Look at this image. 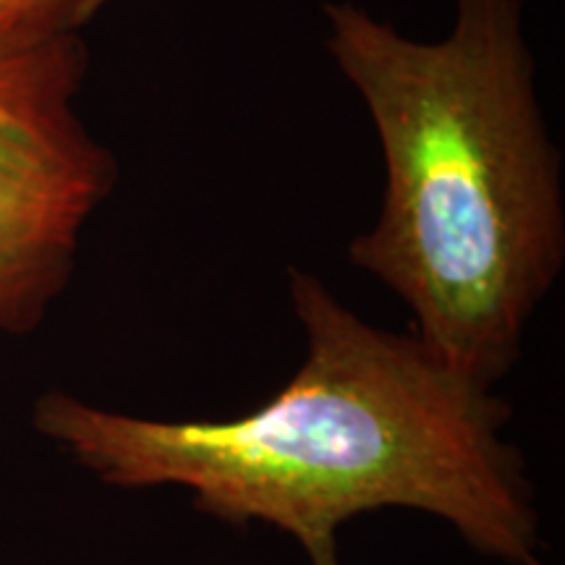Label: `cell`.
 <instances>
[{
  "label": "cell",
  "mask_w": 565,
  "mask_h": 565,
  "mask_svg": "<svg viewBox=\"0 0 565 565\" xmlns=\"http://www.w3.org/2000/svg\"><path fill=\"white\" fill-rule=\"evenodd\" d=\"M108 0H0V53L82 34Z\"/></svg>",
  "instance_id": "obj_4"
},
{
  "label": "cell",
  "mask_w": 565,
  "mask_h": 565,
  "mask_svg": "<svg viewBox=\"0 0 565 565\" xmlns=\"http://www.w3.org/2000/svg\"><path fill=\"white\" fill-rule=\"evenodd\" d=\"M324 47L383 152L380 215L349 259L414 315V335L492 387L561 278L565 202L521 0H456L440 40L324 3Z\"/></svg>",
  "instance_id": "obj_2"
},
{
  "label": "cell",
  "mask_w": 565,
  "mask_h": 565,
  "mask_svg": "<svg viewBox=\"0 0 565 565\" xmlns=\"http://www.w3.org/2000/svg\"><path fill=\"white\" fill-rule=\"evenodd\" d=\"M82 34L0 53V333L40 328L74 275L84 225L118 183V160L76 113Z\"/></svg>",
  "instance_id": "obj_3"
},
{
  "label": "cell",
  "mask_w": 565,
  "mask_h": 565,
  "mask_svg": "<svg viewBox=\"0 0 565 565\" xmlns=\"http://www.w3.org/2000/svg\"><path fill=\"white\" fill-rule=\"evenodd\" d=\"M303 362L263 406L228 419H154L51 391L34 429L116 490L175 487L231 526L288 534L309 565H343L338 532L364 513L435 515L479 555L542 565V515L505 429L511 406L414 333L366 322L291 267Z\"/></svg>",
  "instance_id": "obj_1"
}]
</instances>
